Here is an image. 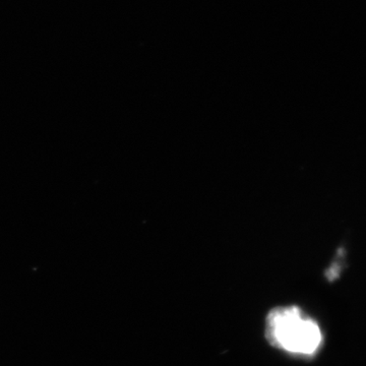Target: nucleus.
Here are the masks:
<instances>
[{
  "instance_id": "obj_1",
  "label": "nucleus",
  "mask_w": 366,
  "mask_h": 366,
  "mask_svg": "<svg viewBox=\"0 0 366 366\" xmlns=\"http://www.w3.org/2000/svg\"><path fill=\"white\" fill-rule=\"evenodd\" d=\"M266 336L276 348L300 356L315 355L324 340L317 322L296 307L271 310L267 317Z\"/></svg>"
}]
</instances>
